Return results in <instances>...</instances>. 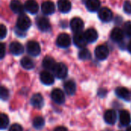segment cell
<instances>
[{"label":"cell","mask_w":131,"mask_h":131,"mask_svg":"<svg viewBox=\"0 0 131 131\" xmlns=\"http://www.w3.org/2000/svg\"><path fill=\"white\" fill-rule=\"evenodd\" d=\"M31 21L27 15L21 14L18 16L16 21V26L18 28V30L21 31H25L31 27Z\"/></svg>","instance_id":"obj_1"},{"label":"cell","mask_w":131,"mask_h":131,"mask_svg":"<svg viewBox=\"0 0 131 131\" xmlns=\"http://www.w3.org/2000/svg\"><path fill=\"white\" fill-rule=\"evenodd\" d=\"M26 50L29 55L31 56H38L41 53V47L40 45L35 41H30L27 43Z\"/></svg>","instance_id":"obj_2"},{"label":"cell","mask_w":131,"mask_h":131,"mask_svg":"<svg viewBox=\"0 0 131 131\" xmlns=\"http://www.w3.org/2000/svg\"><path fill=\"white\" fill-rule=\"evenodd\" d=\"M53 72L56 78L59 79H64L68 75V68L64 63H57Z\"/></svg>","instance_id":"obj_3"},{"label":"cell","mask_w":131,"mask_h":131,"mask_svg":"<svg viewBox=\"0 0 131 131\" xmlns=\"http://www.w3.org/2000/svg\"><path fill=\"white\" fill-rule=\"evenodd\" d=\"M73 41H74V44L79 48H84L88 44V41L86 39L85 35L82 31L75 33L74 35Z\"/></svg>","instance_id":"obj_4"},{"label":"cell","mask_w":131,"mask_h":131,"mask_svg":"<svg viewBox=\"0 0 131 131\" xmlns=\"http://www.w3.org/2000/svg\"><path fill=\"white\" fill-rule=\"evenodd\" d=\"M71 42V38L68 34L62 33L58 35L56 40V44L58 47L62 48H67L68 47L70 46Z\"/></svg>","instance_id":"obj_5"},{"label":"cell","mask_w":131,"mask_h":131,"mask_svg":"<svg viewBox=\"0 0 131 131\" xmlns=\"http://www.w3.org/2000/svg\"><path fill=\"white\" fill-rule=\"evenodd\" d=\"M51 97L53 100V101L58 104H62L65 101V96L64 92L58 88L54 89L51 91Z\"/></svg>","instance_id":"obj_6"},{"label":"cell","mask_w":131,"mask_h":131,"mask_svg":"<svg viewBox=\"0 0 131 131\" xmlns=\"http://www.w3.org/2000/svg\"><path fill=\"white\" fill-rule=\"evenodd\" d=\"M98 16L104 22H109L113 19V12L108 8H101L98 11Z\"/></svg>","instance_id":"obj_7"},{"label":"cell","mask_w":131,"mask_h":131,"mask_svg":"<svg viewBox=\"0 0 131 131\" xmlns=\"http://www.w3.org/2000/svg\"><path fill=\"white\" fill-rule=\"evenodd\" d=\"M94 53L98 60H105L109 55V49L105 45H99L96 48Z\"/></svg>","instance_id":"obj_8"},{"label":"cell","mask_w":131,"mask_h":131,"mask_svg":"<svg viewBox=\"0 0 131 131\" xmlns=\"http://www.w3.org/2000/svg\"><path fill=\"white\" fill-rule=\"evenodd\" d=\"M70 26H71V30L74 32L77 33V32L82 31V29L84 28V21L81 18L75 17V18H73L71 19V21L70 22Z\"/></svg>","instance_id":"obj_9"},{"label":"cell","mask_w":131,"mask_h":131,"mask_svg":"<svg viewBox=\"0 0 131 131\" xmlns=\"http://www.w3.org/2000/svg\"><path fill=\"white\" fill-rule=\"evenodd\" d=\"M36 24L38 28H39V30H41V31H48L51 30V25L49 21L48 20V18H46L45 17H40L37 19L36 21Z\"/></svg>","instance_id":"obj_10"},{"label":"cell","mask_w":131,"mask_h":131,"mask_svg":"<svg viewBox=\"0 0 131 131\" xmlns=\"http://www.w3.org/2000/svg\"><path fill=\"white\" fill-rule=\"evenodd\" d=\"M40 80L41 83H43L45 85H51L54 81V78L52 74H51L49 71H42L40 74Z\"/></svg>","instance_id":"obj_11"},{"label":"cell","mask_w":131,"mask_h":131,"mask_svg":"<svg viewBox=\"0 0 131 131\" xmlns=\"http://www.w3.org/2000/svg\"><path fill=\"white\" fill-rule=\"evenodd\" d=\"M24 6L25 9L31 14H36L38 12V4L35 0H27Z\"/></svg>","instance_id":"obj_12"},{"label":"cell","mask_w":131,"mask_h":131,"mask_svg":"<svg viewBox=\"0 0 131 131\" xmlns=\"http://www.w3.org/2000/svg\"><path fill=\"white\" fill-rule=\"evenodd\" d=\"M10 52L14 55H20L24 52V47L23 45L17 41H13L9 45Z\"/></svg>","instance_id":"obj_13"},{"label":"cell","mask_w":131,"mask_h":131,"mask_svg":"<svg viewBox=\"0 0 131 131\" xmlns=\"http://www.w3.org/2000/svg\"><path fill=\"white\" fill-rule=\"evenodd\" d=\"M120 123L123 126H128L131 123V116L126 110H121L119 113Z\"/></svg>","instance_id":"obj_14"},{"label":"cell","mask_w":131,"mask_h":131,"mask_svg":"<svg viewBox=\"0 0 131 131\" xmlns=\"http://www.w3.org/2000/svg\"><path fill=\"white\" fill-rule=\"evenodd\" d=\"M41 11L45 15H51L55 11V6L51 1H45L41 4Z\"/></svg>","instance_id":"obj_15"},{"label":"cell","mask_w":131,"mask_h":131,"mask_svg":"<svg viewBox=\"0 0 131 131\" xmlns=\"http://www.w3.org/2000/svg\"><path fill=\"white\" fill-rule=\"evenodd\" d=\"M111 38L114 41L120 42L124 38V31L120 28H115L112 30L111 33Z\"/></svg>","instance_id":"obj_16"},{"label":"cell","mask_w":131,"mask_h":131,"mask_svg":"<svg viewBox=\"0 0 131 131\" xmlns=\"http://www.w3.org/2000/svg\"><path fill=\"white\" fill-rule=\"evenodd\" d=\"M117 113L114 110H107L104 116V121L108 124H114L117 121Z\"/></svg>","instance_id":"obj_17"},{"label":"cell","mask_w":131,"mask_h":131,"mask_svg":"<svg viewBox=\"0 0 131 131\" xmlns=\"http://www.w3.org/2000/svg\"><path fill=\"white\" fill-rule=\"evenodd\" d=\"M10 8L14 13L21 15L24 12L25 6L19 0H12L10 3Z\"/></svg>","instance_id":"obj_18"},{"label":"cell","mask_w":131,"mask_h":131,"mask_svg":"<svg viewBox=\"0 0 131 131\" xmlns=\"http://www.w3.org/2000/svg\"><path fill=\"white\" fill-rule=\"evenodd\" d=\"M115 93L117 94V96L124 101H129L130 100V91L125 88H123V87H119L116 89L115 91Z\"/></svg>","instance_id":"obj_19"},{"label":"cell","mask_w":131,"mask_h":131,"mask_svg":"<svg viewBox=\"0 0 131 131\" xmlns=\"http://www.w3.org/2000/svg\"><path fill=\"white\" fill-rule=\"evenodd\" d=\"M58 8L62 13H68L71 9V3L69 0H58Z\"/></svg>","instance_id":"obj_20"},{"label":"cell","mask_w":131,"mask_h":131,"mask_svg":"<svg viewBox=\"0 0 131 131\" xmlns=\"http://www.w3.org/2000/svg\"><path fill=\"white\" fill-rule=\"evenodd\" d=\"M30 101H31V104L36 108H41L44 104V99L40 94H34L31 97Z\"/></svg>","instance_id":"obj_21"},{"label":"cell","mask_w":131,"mask_h":131,"mask_svg":"<svg viewBox=\"0 0 131 131\" xmlns=\"http://www.w3.org/2000/svg\"><path fill=\"white\" fill-rule=\"evenodd\" d=\"M85 3L88 10L91 12H95L100 10V7H101L100 0H88Z\"/></svg>","instance_id":"obj_22"},{"label":"cell","mask_w":131,"mask_h":131,"mask_svg":"<svg viewBox=\"0 0 131 131\" xmlns=\"http://www.w3.org/2000/svg\"><path fill=\"white\" fill-rule=\"evenodd\" d=\"M56 64L57 63L55 62L54 58L49 56H46L43 59V61H42V66L45 68V69L48 71H53Z\"/></svg>","instance_id":"obj_23"},{"label":"cell","mask_w":131,"mask_h":131,"mask_svg":"<svg viewBox=\"0 0 131 131\" xmlns=\"http://www.w3.org/2000/svg\"><path fill=\"white\" fill-rule=\"evenodd\" d=\"M84 35H85L88 42H90V43H93L96 41L98 38V34L97 31L94 28H88L84 32Z\"/></svg>","instance_id":"obj_24"},{"label":"cell","mask_w":131,"mask_h":131,"mask_svg":"<svg viewBox=\"0 0 131 131\" xmlns=\"http://www.w3.org/2000/svg\"><path fill=\"white\" fill-rule=\"evenodd\" d=\"M64 88L65 92L68 95H74L76 91V84L75 82L72 80L66 81L64 84Z\"/></svg>","instance_id":"obj_25"},{"label":"cell","mask_w":131,"mask_h":131,"mask_svg":"<svg viewBox=\"0 0 131 131\" xmlns=\"http://www.w3.org/2000/svg\"><path fill=\"white\" fill-rule=\"evenodd\" d=\"M21 65L23 68L26 70H31L33 69L35 67V63L32 59H31L28 57H24L21 60Z\"/></svg>","instance_id":"obj_26"},{"label":"cell","mask_w":131,"mask_h":131,"mask_svg":"<svg viewBox=\"0 0 131 131\" xmlns=\"http://www.w3.org/2000/svg\"><path fill=\"white\" fill-rule=\"evenodd\" d=\"M45 126V120L42 117H36L33 120V127L37 130H41Z\"/></svg>","instance_id":"obj_27"},{"label":"cell","mask_w":131,"mask_h":131,"mask_svg":"<svg viewBox=\"0 0 131 131\" xmlns=\"http://www.w3.org/2000/svg\"><path fill=\"white\" fill-rule=\"evenodd\" d=\"M78 58L81 60L83 61H86V60H89L91 58V54L90 52V51L87 48H81V50L79 51L78 53Z\"/></svg>","instance_id":"obj_28"},{"label":"cell","mask_w":131,"mask_h":131,"mask_svg":"<svg viewBox=\"0 0 131 131\" xmlns=\"http://www.w3.org/2000/svg\"><path fill=\"white\" fill-rule=\"evenodd\" d=\"M9 124L8 117L5 114H1L0 115V128L2 130H5L8 127Z\"/></svg>","instance_id":"obj_29"},{"label":"cell","mask_w":131,"mask_h":131,"mask_svg":"<svg viewBox=\"0 0 131 131\" xmlns=\"http://www.w3.org/2000/svg\"><path fill=\"white\" fill-rule=\"evenodd\" d=\"M9 97V92L8 91L7 88H5V87L2 86L1 89H0V97L2 101H6L8 100Z\"/></svg>","instance_id":"obj_30"},{"label":"cell","mask_w":131,"mask_h":131,"mask_svg":"<svg viewBox=\"0 0 131 131\" xmlns=\"http://www.w3.org/2000/svg\"><path fill=\"white\" fill-rule=\"evenodd\" d=\"M124 31L128 37H131V21H127L124 24Z\"/></svg>","instance_id":"obj_31"},{"label":"cell","mask_w":131,"mask_h":131,"mask_svg":"<svg viewBox=\"0 0 131 131\" xmlns=\"http://www.w3.org/2000/svg\"><path fill=\"white\" fill-rule=\"evenodd\" d=\"M124 11L127 14H131V2L130 1H125L124 4Z\"/></svg>","instance_id":"obj_32"},{"label":"cell","mask_w":131,"mask_h":131,"mask_svg":"<svg viewBox=\"0 0 131 131\" xmlns=\"http://www.w3.org/2000/svg\"><path fill=\"white\" fill-rule=\"evenodd\" d=\"M6 35H7V28L3 24H2L0 26V37H1V38L3 39L6 36Z\"/></svg>","instance_id":"obj_33"},{"label":"cell","mask_w":131,"mask_h":131,"mask_svg":"<svg viewBox=\"0 0 131 131\" xmlns=\"http://www.w3.org/2000/svg\"><path fill=\"white\" fill-rule=\"evenodd\" d=\"M8 131H23V129L21 125H19L18 124H15L12 126H11Z\"/></svg>","instance_id":"obj_34"},{"label":"cell","mask_w":131,"mask_h":131,"mask_svg":"<svg viewBox=\"0 0 131 131\" xmlns=\"http://www.w3.org/2000/svg\"><path fill=\"white\" fill-rule=\"evenodd\" d=\"M5 45L1 43L0 44V55H1V58H3L5 56Z\"/></svg>","instance_id":"obj_35"},{"label":"cell","mask_w":131,"mask_h":131,"mask_svg":"<svg viewBox=\"0 0 131 131\" xmlns=\"http://www.w3.org/2000/svg\"><path fill=\"white\" fill-rule=\"evenodd\" d=\"M54 131H68V130L64 127H58L54 129Z\"/></svg>","instance_id":"obj_36"},{"label":"cell","mask_w":131,"mask_h":131,"mask_svg":"<svg viewBox=\"0 0 131 131\" xmlns=\"http://www.w3.org/2000/svg\"><path fill=\"white\" fill-rule=\"evenodd\" d=\"M128 48V51H129L131 53V41L129 43V45H128V48Z\"/></svg>","instance_id":"obj_37"},{"label":"cell","mask_w":131,"mask_h":131,"mask_svg":"<svg viewBox=\"0 0 131 131\" xmlns=\"http://www.w3.org/2000/svg\"><path fill=\"white\" fill-rule=\"evenodd\" d=\"M127 131H131V126L130 127H129L127 129Z\"/></svg>","instance_id":"obj_38"},{"label":"cell","mask_w":131,"mask_h":131,"mask_svg":"<svg viewBox=\"0 0 131 131\" xmlns=\"http://www.w3.org/2000/svg\"><path fill=\"white\" fill-rule=\"evenodd\" d=\"M83 1H84V2H87V1H88V0H83Z\"/></svg>","instance_id":"obj_39"}]
</instances>
